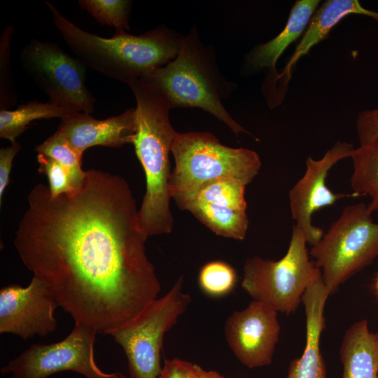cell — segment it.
I'll use <instances>...</instances> for the list:
<instances>
[{"instance_id":"obj_1","label":"cell","mask_w":378,"mask_h":378,"mask_svg":"<svg viewBox=\"0 0 378 378\" xmlns=\"http://www.w3.org/2000/svg\"><path fill=\"white\" fill-rule=\"evenodd\" d=\"M27 202L14 246L75 323L108 335L158 298L148 237L125 178L89 169L73 191L52 197L38 183Z\"/></svg>"},{"instance_id":"obj_2","label":"cell","mask_w":378,"mask_h":378,"mask_svg":"<svg viewBox=\"0 0 378 378\" xmlns=\"http://www.w3.org/2000/svg\"><path fill=\"white\" fill-rule=\"evenodd\" d=\"M52 22L69 49L89 68L129 85L164 66L178 55L183 36L166 27L140 35L115 30L109 38L85 31L46 1Z\"/></svg>"},{"instance_id":"obj_3","label":"cell","mask_w":378,"mask_h":378,"mask_svg":"<svg viewBox=\"0 0 378 378\" xmlns=\"http://www.w3.org/2000/svg\"><path fill=\"white\" fill-rule=\"evenodd\" d=\"M128 85L136 102L133 144L146 182L139 209L140 225L148 237L169 234L174 227L170 209L169 153L176 133L169 118L172 107L153 83L138 80Z\"/></svg>"},{"instance_id":"obj_4","label":"cell","mask_w":378,"mask_h":378,"mask_svg":"<svg viewBox=\"0 0 378 378\" xmlns=\"http://www.w3.org/2000/svg\"><path fill=\"white\" fill-rule=\"evenodd\" d=\"M141 80L157 86L172 108L197 107L224 122L237 137L250 134L223 106L234 85L220 73L213 49L200 41L195 27L183 36L174 59Z\"/></svg>"},{"instance_id":"obj_5","label":"cell","mask_w":378,"mask_h":378,"mask_svg":"<svg viewBox=\"0 0 378 378\" xmlns=\"http://www.w3.org/2000/svg\"><path fill=\"white\" fill-rule=\"evenodd\" d=\"M171 152L175 162L170 178L171 197L184 211L206 184L230 178L247 186L261 167L256 152L226 146L207 132H176Z\"/></svg>"},{"instance_id":"obj_6","label":"cell","mask_w":378,"mask_h":378,"mask_svg":"<svg viewBox=\"0 0 378 378\" xmlns=\"http://www.w3.org/2000/svg\"><path fill=\"white\" fill-rule=\"evenodd\" d=\"M309 254L330 295L378 257V223L365 204L348 205Z\"/></svg>"},{"instance_id":"obj_7","label":"cell","mask_w":378,"mask_h":378,"mask_svg":"<svg viewBox=\"0 0 378 378\" xmlns=\"http://www.w3.org/2000/svg\"><path fill=\"white\" fill-rule=\"evenodd\" d=\"M304 232L295 225L286 253L278 260L248 258L244 265L241 287L253 300L278 312L294 313L307 288L321 275L310 260Z\"/></svg>"},{"instance_id":"obj_8","label":"cell","mask_w":378,"mask_h":378,"mask_svg":"<svg viewBox=\"0 0 378 378\" xmlns=\"http://www.w3.org/2000/svg\"><path fill=\"white\" fill-rule=\"evenodd\" d=\"M183 285L181 275L166 294L108 334L125 352L130 378L159 377L164 336L191 302L190 295L183 292Z\"/></svg>"},{"instance_id":"obj_9","label":"cell","mask_w":378,"mask_h":378,"mask_svg":"<svg viewBox=\"0 0 378 378\" xmlns=\"http://www.w3.org/2000/svg\"><path fill=\"white\" fill-rule=\"evenodd\" d=\"M20 61L49 102L71 114L92 113L95 98L85 85L86 67L50 41L32 39L22 50Z\"/></svg>"},{"instance_id":"obj_10","label":"cell","mask_w":378,"mask_h":378,"mask_svg":"<svg viewBox=\"0 0 378 378\" xmlns=\"http://www.w3.org/2000/svg\"><path fill=\"white\" fill-rule=\"evenodd\" d=\"M97 332L90 326L75 323L66 338L49 344H31L2 367L1 372L10 373V378H48L62 371L85 378H127L120 372H104L97 365L94 356Z\"/></svg>"},{"instance_id":"obj_11","label":"cell","mask_w":378,"mask_h":378,"mask_svg":"<svg viewBox=\"0 0 378 378\" xmlns=\"http://www.w3.org/2000/svg\"><path fill=\"white\" fill-rule=\"evenodd\" d=\"M355 148L349 143L337 141L323 156L315 160L308 157L302 177L289 191V204L295 225L304 234L307 242L314 246L323 237V230L312 224V216L316 211L332 206L340 199L354 195L335 193L326 186L330 169L339 161L351 158Z\"/></svg>"},{"instance_id":"obj_12","label":"cell","mask_w":378,"mask_h":378,"mask_svg":"<svg viewBox=\"0 0 378 378\" xmlns=\"http://www.w3.org/2000/svg\"><path fill=\"white\" fill-rule=\"evenodd\" d=\"M278 312L253 300L244 309L234 311L226 319V342L238 360L249 368L270 365L279 341Z\"/></svg>"},{"instance_id":"obj_13","label":"cell","mask_w":378,"mask_h":378,"mask_svg":"<svg viewBox=\"0 0 378 378\" xmlns=\"http://www.w3.org/2000/svg\"><path fill=\"white\" fill-rule=\"evenodd\" d=\"M59 306L49 288L36 276L28 286L10 284L0 290V333L26 340L46 336L57 328L55 310Z\"/></svg>"},{"instance_id":"obj_14","label":"cell","mask_w":378,"mask_h":378,"mask_svg":"<svg viewBox=\"0 0 378 378\" xmlns=\"http://www.w3.org/2000/svg\"><path fill=\"white\" fill-rule=\"evenodd\" d=\"M246 185L236 178H220L204 186L187 206L202 223L216 234L236 240L246 237Z\"/></svg>"},{"instance_id":"obj_15","label":"cell","mask_w":378,"mask_h":378,"mask_svg":"<svg viewBox=\"0 0 378 378\" xmlns=\"http://www.w3.org/2000/svg\"><path fill=\"white\" fill-rule=\"evenodd\" d=\"M57 131L81 153L94 146L119 148L133 144L136 134L135 108L103 120L79 112L61 119Z\"/></svg>"},{"instance_id":"obj_16","label":"cell","mask_w":378,"mask_h":378,"mask_svg":"<svg viewBox=\"0 0 378 378\" xmlns=\"http://www.w3.org/2000/svg\"><path fill=\"white\" fill-rule=\"evenodd\" d=\"M329 296L321 275L309 284L302 295L306 344L302 356L290 362L286 378H326L320 338L325 328L324 308Z\"/></svg>"},{"instance_id":"obj_17","label":"cell","mask_w":378,"mask_h":378,"mask_svg":"<svg viewBox=\"0 0 378 378\" xmlns=\"http://www.w3.org/2000/svg\"><path fill=\"white\" fill-rule=\"evenodd\" d=\"M357 14L370 17L378 22V12L363 7L357 0H328L314 13L301 41L290 57L284 69L277 74L271 85L284 94L297 62L309 53L314 46L325 39L331 29L344 17Z\"/></svg>"},{"instance_id":"obj_18","label":"cell","mask_w":378,"mask_h":378,"mask_svg":"<svg viewBox=\"0 0 378 378\" xmlns=\"http://www.w3.org/2000/svg\"><path fill=\"white\" fill-rule=\"evenodd\" d=\"M319 3L318 0L296 1L283 30L270 41L258 45L246 55V67L251 71L269 69L272 76L267 82L272 80L278 74L276 64L279 58L306 30Z\"/></svg>"},{"instance_id":"obj_19","label":"cell","mask_w":378,"mask_h":378,"mask_svg":"<svg viewBox=\"0 0 378 378\" xmlns=\"http://www.w3.org/2000/svg\"><path fill=\"white\" fill-rule=\"evenodd\" d=\"M342 378H378V332L369 330L365 319L352 324L341 344Z\"/></svg>"},{"instance_id":"obj_20","label":"cell","mask_w":378,"mask_h":378,"mask_svg":"<svg viewBox=\"0 0 378 378\" xmlns=\"http://www.w3.org/2000/svg\"><path fill=\"white\" fill-rule=\"evenodd\" d=\"M353 172L351 187L354 196H368L369 212L378 211V136L355 148L351 156Z\"/></svg>"},{"instance_id":"obj_21","label":"cell","mask_w":378,"mask_h":378,"mask_svg":"<svg viewBox=\"0 0 378 378\" xmlns=\"http://www.w3.org/2000/svg\"><path fill=\"white\" fill-rule=\"evenodd\" d=\"M69 115L72 114L55 104L37 100L20 104L14 110L1 109L0 137L13 143L34 120L52 118L62 119Z\"/></svg>"},{"instance_id":"obj_22","label":"cell","mask_w":378,"mask_h":378,"mask_svg":"<svg viewBox=\"0 0 378 378\" xmlns=\"http://www.w3.org/2000/svg\"><path fill=\"white\" fill-rule=\"evenodd\" d=\"M36 150L54 159L68 171L74 190L80 186L85 175V171L82 169L83 153L73 146L59 131L39 144Z\"/></svg>"},{"instance_id":"obj_23","label":"cell","mask_w":378,"mask_h":378,"mask_svg":"<svg viewBox=\"0 0 378 378\" xmlns=\"http://www.w3.org/2000/svg\"><path fill=\"white\" fill-rule=\"evenodd\" d=\"M237 281L233 267L221 260L211 261L200 270L198 284L200 289L207 295L220 298L228 295L234 288Z\"/></svg>"},{"instance_id":"obj_24","label":"cell","mask_w":378,"mask_h":378,"mask_svg":"<svg viewBox=\"0 0 378 378\" xmlns=\"http://www.w3.org/2000/svg\"><path fill=\"white\" fill-rule=\"evenodd\" d=\"M78 4L99 24L115 30H129L132 1L127 0H79Z\"/></svg>"},{"instance_id":"obj_25","label":"cell","mask_w":378,"mask_h":378,"mask_svg":"<svg viewBox=\"0 0 378 378\" xmlns=\"http://www.w3.org/2000/svg\"><path fill=\"white\" fill-rule=\"evenodd\" d=\"M13 27L8 26L0 38V108L6 109L17 102V92L11 74L10 43Z\"/></svg>"},{"instance_id":"obj_26","label":"cell","mask_w":378,"mask_h":378,"mask_svg":"<svg viewBox=\"0 0 378 378\" xmlns=\"http://www.w3.org/2000/svg\"><path fill=\"white\" fill-rule=\"evenodd\" d=\"M38 172L48 179L49 190L52 197L73 191L68 171L54 159L38 153Z\"/></svg>"},{"instance_id":"obj_27","label":"cell","mask_w":378,"mask_h":378,"mask_svg":"<svg viewBox=\"0 0 378 378\" xmlns=\"http://www.w3.org/2000/svg\"><path fill=\"white\" fill-rule=\"evenodd\" d=\"M356 132L360 145L365 144L378 136V108L358 113Z\"/></svg>"},{"instance_id":"obj_28","label":"cell","mask_w":378,"mask_h":378,"mask_svg":"<svg viewBox=\"0 0 378 378\" xmlns=\"http://www.w3.org/2000/svg\"><path fill=\"white\" fill-rule=\"evenodd\" d=\"M21 146L18 141L10 146L0 149V202L10 181V173L14 158L20 150Z\"/></svg>"},{"instance_id":"obj_29","label":"cell","mask_w":378,"mask_h":378,"mask_svg":"<svg viewBox=\"0 0 378 378\" xmlns=\"http://www.w3.org/2000/svg\"><path fill=\"white\" fill-rule=\"evenodd\" d=\"M193 363L177 358L164 359L158 378H190Z\"/></svg>"},{"instance_id":"obj_30","label":"cell","mask_w":378,"mask_h":378,"mask_svg":"<svg viewBox=\"0 0 378 378\" xmlns=\"http://www.w3.org/2000/svg\"><path fill=\"white\" fill-rule=\"evenodd\" d=\"M190 378H228L216 370H206L197 364L193 363Z\"/></svg>"},{"instance_id":"obj_31","label":"cell","mask_w":378,"mask_h":378,"mask_svg":"<svg viewBox=\"0 0 378 378\" xmlns=\"http://www.w3.org/2000/svg\"><path fill=\"white\" fill-rule=\"evenodd\" d=\"M374 286L375 293H376L377 295L378 296V275L376 277Z\"/></svg>"}]
</instances>
